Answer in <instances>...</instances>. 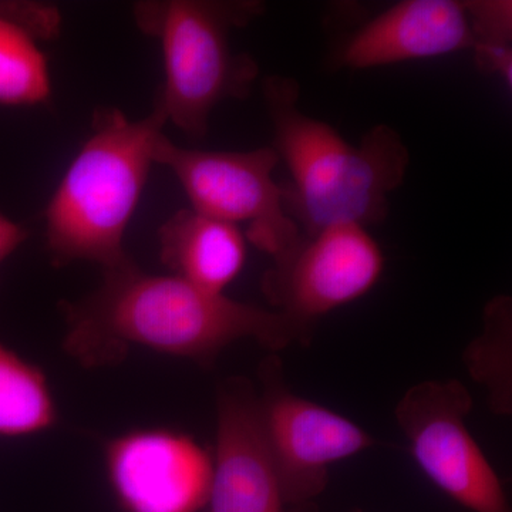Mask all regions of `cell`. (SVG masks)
Masks as SVG:
<instances>
[{"instance_id": "obj_13", "label": "cell", "mask_w": 512, "mask_h": 512, "mask_svg": "<svg viewBox=\"0 0 512 512\" xmlns=\"http://www.w3.org/2000/svg\"><path fill=\"white\" fill-rule=\"evenodd\" d=\"M49 20L45 3L0 0V104L35 106L52 93L49 66L37 39Z\"/></svg>"}, {"instance_id": "obj_5", "label": "cell", "mask_w": 512, "mask_h": 512, "mask_svg": "<svg viewBox=\"0 0 512 512\" xmlns=\"http://www.w3.org/2000/svg\"><path fill=\"white\" fill-rule=\"evenodd\" d=\"M154 163L177 177L192 210L229 224H247L245 237L272 261L301 241V229L286 214L282 188L274 178L281 161L272 146L251 151L192 150L175 146L163 133L154 147Z\"/></svg>"}, {"instance_id": "obj_4", "label": "cell", "mask_w": 512, "mask_h": 512, "mask_svg": "<svg viewBox=\"0 0 512 512\" xmlns=\"http://www.w3.org/2000/svg\"><path fill=\"white\" fill-rule=\"evenodd\" d=\"M258 0H143L133 6L138 29L160 42L165 82L156 104L192 138L208 133L212 111L247 99L258 79L254 57L231 46V32L264 15Z\"/></svg>"}, {"instance_id": "obj_8", "label": "cell", "mask_w": 512, "mask_h": 512, "mask_svg": "<svg viewBox=\"0 0 512 512\" xmlns=\"http://www.w3.org/2000/svg\"><path fill=\"white\" fill-rule=\"evenodd\" d=\"M384 271V254L367 228L332 225L303 235L275 259L262 278V292L275 311L315 329L330 312L363 298Z\"/></svg>"}, {"instance_id": "obj_16", "label": "cell", "mask_w": 512, "mask_h": 512, "mask_svg": "<svg viewBox=\"0 0 512 512\" xmlns=\"http://www.w3.org/2000/svg\"><path fill=\"white\" fill-rule=\"evenodd\" d=\"M478 69H495L512 57V2L464 0Z\"/></svg>"}, {"instance_id": "obj_12", "label": "cell", "mask_w": 512, "mask_h": 512, "mask_svg": "<svg viewBox=\"0 0 512 512\" xmlns=\"http://www.w3.org/2000/svg\"><path fill=\"white\" fill-rule=\"evenodd\" d=\"M161 262L177 278L224 293L247 261V241L238 225L187 208L158 229Z\"/></svg>"}, {"instance_id": "obj_10", "label": "cell", "mask_w": 512, "mask_h": 512, "mask_svg": "<svg viewBox=\"0 0 512 512\" xmlns=\"http://www.w3.org/2000/svg\"><path fill=\"white\" fill-rule=\"evenodd\" d=\"M207 512H289L259 420L258 392L244 377L217 396V444Z\"/></svg>"}, {"instance_id": "obj_6", "label": "cell", "mask_w": 512, "mask_h": 512, "mask_svg": "<svg viewBox=\"0 0 512 512\" xmlns=\"http://www.w3.org/2000/svg\"><path fill=\"white\" fill-rule=\"evenodd\" d=\"M470 390L456 379L414 384L394 409L417 466L471 512H511L497 471L467 427Z\"/></svg>"}, {"instance_id": "obj_9", "label": "cell", "mask_w": 512, "mask_h": 512, "mask_svg": "<svg viewBox=\"0 0 512 512\" xmlns=\"http://www.w3.org/2000/svg\"><path fill=\"white\" fill-rule=\"evenodd\" d=\"M107 477L126 512H198L210 497L214 456L177 431H130L106 446Z\"/></svg>"}, {"instance_id": "obj_15", "label": "cell", "mask_w": 512, "mask_h": 512, "mask_svg": "<svg viewBox=\"0 0 512 512\" xmlns=\"http://www.w3.org/2000/svg\"><path fill=\"white\" fill-rule=\"evenodd\" d=\"M484 328L466 353L470 375L485 384L495 413H511L512 302L498 295L484 309Z\"/></svg>"}, {"instance_id": "obj_11", "label": "cell", "mask_w": 512, "mask_h": 512, "mask_svg": "<svg viewBox=\"0 0 512 512\" xmlns=\"http://www.w3.org/2000/svg\"><path fill=\"white\" fill-rule=\"evenodd\" d=\"M464 0H403L339 40L335 69L366 70L471 50Z\"/></svg>"}, {"instance_id": "obj_1", "label": "cell", "mask_w": 512, "mask_h": 512, "mask_svg": "<svg viewBox=\"0 0 512 512\" xmlns=\"http://www.w3.org/2000/svg\"><path fill=\"white\" fill-rule=\"evenodd\" d=\"M64 350L84 367L116 365L131 346L211 366L238 340L279 352L308 345L313 329L285 313L205 291L174 275H150L133 261L104 271L103 284L62 303Z\"/></svg>"}, {"instance_id": "obj_14", "label": "cell", "mask_w": 512, "mask_h": 512, "mask_svg": "<svg viewBox=\"0 0 512 512\" xmlns=\"http://www.w3.org/2000/svg\"><path fill=\"white\" fill-rule=\"evenodd\" d=\"M56 420L55 400L42 370L0 345V436L40 433Z\"/></svg>"}, {"instance_id": "obj_17", "label": "cell", "mask_w": 512, "mask_h": 512, "mask_svg": "<svg viewBox=\"0 0 512 512\" xmlns=\"http://www.w3.org/2000/svg\"><path fill=\"white\" fill-rule=\"evenodd\" d=\"M28 235L22 225L0 214V266L26 241Z\"/></svg>"}, {"instance_id": "obj_2", "label": "cell", "mask_w": 512, "mask_h": 512, "mask_svg": "<svg viewBox=\"0 0 512 512\" xmlns=\"http://www.w3.org/2000/svg\"><path fill=\"white\" fill-rule=\"evenodd\" d=\"M274 128V150L291 174L281 185L286 214L311 237L332 225L382 224L389 198L403 184L410 153L402 136L377 124L352 146L326 121L299 109L301 86L272 74L262 84Z\"/></svg>"}, {"instance_id": "obj_7", "label": "cell", "mask_w": 512, "mask_h": 512, "mask_svg": "<svg viewBox=\"0 0 512 512\" xmlns=\"http://www.w3.org/2000/svg\"><path fill=\"white\" fill-rule=\"evenodd\" d=\"M259 382L262 436L286 504L315 500L325 491L333 464L375 446L355 421L293 393L275 355L259 367Z\"/></svg>"}, {"instance_id": "obj_3", "label": "cell", "mask_w": 512, "mask_h": 512, "mask_svg": "<svg viewBox=\"0 0 512 512\" xmlns=\"http://www.w3.org/2000/svg\"><path fill=\"white\" fill-rule=\"evenodd\" d=\"M167 124L163 110L130 120L114 107L94 111L84 141L46 210V247L53 265L130 262L124 235L146 187L154 147Z\"/></svg>"}]
</instances>
